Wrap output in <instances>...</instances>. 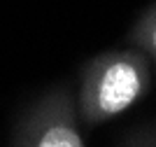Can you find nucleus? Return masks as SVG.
<instances>
[{"instance_id": "obj_1", "label": "nucleus", "mask_w": 156, "mask_h": 147, "mask_svg": "<svg viewBox=\"0 0 156 147\" xmlns=\"http://www.w3.org/2000/svg\"><path fill=\"white\" fill-rule=\"evenodd\" d=\"M151 68L147 54L114 49L93 56L79 75L77 110L86 124L98 126L133 108L149 91Z\"/></svg>"}, {"instance_id": "obj_2", "label": "nucleus", "mask_w": 156, "mask_h": 147, "mask_svg": "<svg viewBox=\"0 0 156 147\" xmlns=\"http://www.w3.org/2000/svg\"><path fill=\"white\" fill-rule=\"evenodd\" d=\"M12 147H84L77 101L68 86H54L28 105L9 133Z\"/></svg>"}, {"instance_id": "obj_3", "label": "nucleus", "mask_w": 156, "mask_h": 147, "mask_svg": "<svg viewBox=\"0 0 156 147\" xmlns=\"http://www.w3.org/2000/svg\"><path fill=\"white\" fill-rule=\"evenodd\" d=\"M130 42L156 63V2L147 7L130 28Z\"/></svg>"}]
</instances>
